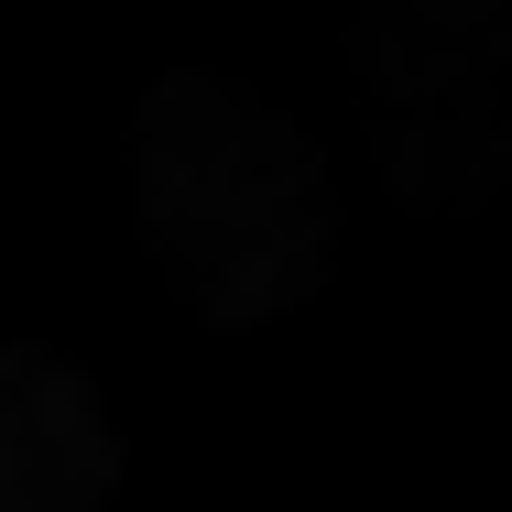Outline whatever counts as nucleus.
<instances>
[{"mask_svg": "<svg viewBox=\"0 0 512 512\" xmlns=\"http://www.w3.org/2000/svg\"><path fill=\"white\" fill-rule=\"evenodd\" d=\"M131 197L164 284L218 327H273L327 273L316 142L262 88H175L142 120Z\"/></svg>", "mask_w": 512, "mask_h": 512, "instance_id": "nucleus-1", "label": "nucleus"}, {"mask_svg": "<svg viewBox=\"0 0 512 512\" xmlns=\"http://www.w3.org/2000/svg\"><path fill=\"white\" fill-rule=\"evenodd\" d=\"M120 414L88 371L0 349V512H109L120 502Z\"/></svg>", "mask_w": 512, "mask_h": 512, "instance_id": "nucleus-2", "label": "nucleus"}]
</instances>
